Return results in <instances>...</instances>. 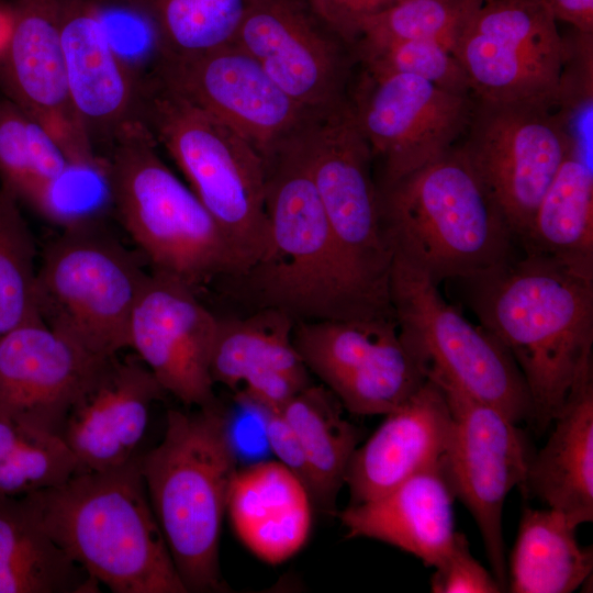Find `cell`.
I'll return each mask as SVG.
<instances>
[{"instance_id":"cell-29","label":"cell","mask_w":593,"mask_h":593,"mask_svg":"<svg viewBox=\"0 0 593 593\" xmlns=\"http://www.w3.org/2000/svg\"><path fill=\"white\" fill-rule=\"evenodd\" d=\"M343 410L339 400L323 384H309L281 410L310 467L311 500L329 512L335 510L360 439V430L345 418Z\"/></svg>"},{"instance_id":"cell-36","label":"cell","mask_w":593,"mask_h":593,"mask_svg":"<svg viewBox=\"0 0 593 593\" xmlns=\"http://www.w3.org/2000/svg\"><path fill=\"white\" fill-rule=\"evenodd\" d=\"M78 472V460L60 436L32 430L0 460V494L23 496L60 485Z\"/></svg>"},{"instance_id":"cell-6","label":"cell","mask_w":593,"mask_h":593,"mask_svg":"<svg viewBox=\"0 0 593 593\" xmlns=\"http://www.w3.org/2000/svg\"><path fill=\"white\" fill-rule=\"evenodd\" d=\"M143 125L126 130L100 157V175L119 220L154 271L197 290L238 272L220 225L164 163Z\"/></svg>"},{"instance_id":"cell-39","label":"cell","mask_w":593,"mask_h":593,"mask_svg":"<svg viewBox=\"0 0 593 593\" xmlns=\"http://www.w3.org/2000/svg\"><path fill=\"white\" fill-rule=\"evenodd\" d=\"M314 13L345 43L357 41L363 22L400 0H306Z\"/></svg>"},{"instance_id":"cell-23","label":"cell","mask_w":593,"mask_h":593,"mask_svg":"<svg viewBox=\"0 0 593 593\" xmlns=\"http://www.w3.org/2000/svg\"><path fill=\"white\" fill-rule=\"evenodd\" d=\"M374 433L358 446L345 484L349 504L377 499L444 459L452 417L443 389L432 379L384 415Z\"/></svg>"},{"instance_id":"cell-40","label":"cell","mask_w":593,"mask_h":593,"mask_svg":"<svg viewBox=\"0 0 593 593\" xmlns=\"http://www.w3.org/2000/svg\"><path fill=\"white\" fill-rule=\"evenodd\" d=\"M267 443L278 461L291 470L310 493L311 472L302 446L281 411L264 412Z\"/></svg>"},{"instance_id":"cell-5","label":"cell","mask_w":593,"mask_h":593,"mask_svg":"<svg viewBox=\"0 0 593 593\" xmlns=\"http://www.w3.org/2000/svg\"><path fill=\"white\" fill-rule=\"evenodd\" d=\"M149 503L187 592H222L220 538L236 452L217 403L169 410L161 441L141 457Z\"/></svg>"},{"instance_id":"cell-31","label":"cell","mask_w":593,"mask_h":593,"mask_svg":"<svg viewBox=\"0 0 593 593\" xmlns=\"http://www.w3.org/2000/svg\"><path fill=\"white\" fill-rule=\"evenodd\" d=\"M295 321L275 309L244 316H217L210 358L214 384L235 391L246 379L270 370L307 376L293 344Z\"/></svg>"},{"instance_id":"cell-32","label":"cell","mask_w":593,"mask_h":593,"mask_svg":"<svg viewBox=\"0 0 593 593\" xmlns=\"http://www.w3.org/2000/svg\"><path fill=\"white\" fill-rule=\"evenodd\" d=\"M144 19L165 60L203 54L235 42L247 0H114Z\"/></svg>"},{"instance_id":"cell-42","label":"cell","mask_w":593,"mask_h":593,"mask_svg":"<svg viewBox=\"0 0 593 593\" xmlns=\"http://www.w3.org/2000/svg\"><path fill=\"white\" fill-rule=\"evenodd\" d=\"M33 429L19 425L14 419L0 413V460Z\"/></svg>"},{"instance_id":"cell-9","label":"cell","mask_w":593,"mask_h":593,"mask_svg":"<svg viewBox=\"0 0 593 593\" xmlns=\"http://www.w3.org/2000/svg\"><path fill=\"white\" fill-rule=\"evenodd\" d=\"M389 298L400 335L426 365L428 378L452 384L516 424L529 422L530 399L514 359L488 331L446 302L438 284L393 257Z\"/></svg>"},{"instance_id":"cell-30","label":"cell","mask_w":593,"mask_h":593,"mask_svg":"<svg viewBox=\"0 0 593 593\" xmlns=\"http://www.w3.org/2000/svg\"><path fill=\"white\" fill-rule=\"evenodd\" d=\"M519 242L526 253L593 264V176L579 145L561 164Z\"/></svg>"},{"instance_id":"cell-13","label":"cell","mask_w":593,"mask_h":593,"mask_svg":"<svg viewBox=\"0 0 593 593\" xmlns=\"http://www.w3.org/2000/svg\"><path fill=\"white\" fill-rule=\"evenodd\" d=\"M293 344L309 372L356 415H385L428 379L394 316L296 322Z\"/></svg>"},{"instance_id":"cell-35","label":"cell","mask_w":593,"mask_h":593,"mask_svg":"<svg viewBox=\"0 0 593 593\" xmlns=\"http://www.w3.org/2000/svg\"><path fill=\"white\" fill-rule=\"evenodd\" d=\"M356 65L374 75L401 74L423 78L459 94H471L465 70L455 55L439 43L423 40L358 41L353 45Z\"/></svg>"},{"instance_id":"cell-38","label":"cell","mask_w":593,"mask_h":593,"mask_svg":"<svg viewBox=\"0 0 593 593\" xmlns=\"http://www.w3.org/2000/svg\"><path fill=\"white\" fill-rule=\"evenodd\" d=\"M434 570L430 577L434 593L503 592L493 573L471 555L467 537L459 532L451 550Z\"/></svg>"},{"instance_id":"cell-16","label":"cell","mask_w":593,"mask_h":593,"mask_svg":"<svg viewBox=\"0 0 593 593\" xmlns=\"http://www.w3.org/2000/svg\"><path fill=\"white\" fill-rule=\"evenodd\" d=\"M235 43L304 109L320 114L347 101L353 47L306 0H247Z\"/></svg>"},{"instance_id":"cell-44","label":"cell","mask_w":593,"mask_h":593,"mask_svg":"<svg viewBox=\"0 0 593 593\" xmlns=\"http://www.w3.org/2000/svg\"><path fill=\"white\" fill-rule=\"evenodd\" d=\"M484 1H488V0H484Z\"/></svg>"},{"instance_id":"cell-41","label":"cell","mask_w":593,"mask_h":593,"mask_svg":"<svg viewBox=\"0 0 593 593\" xmlns=\"http://www.w3.org/2000/svg\"><path fill=\"white\" fill-rule=\"evenodd\" d=\"M556 21L583 33H593V0H538Z\"/></svg>"},{"instance_id":"cell-4","label":"cell","mask_w":593,"mask_h":593,"mask_svg":"<svg viewBox=\"0 0 593 593\" xmlns=\"http://www.w3.org/2000/svg\"><path fill=\"white\" fill-rule=\"evenodd\" d=\"M376 183L393 257L434 283L474 279L514 256L515 235L458 147Z\"/></svg>"},{"instance_id":"cell-27","label":"cell","mask_w":593,"mask_h":593,"mask_svg":"<svg viewBox=\"0 0 593 593\" xmlns=\"http://www.w3.org/2000/svg\"><path fill=\"white\" fill-rule=\"evenodd\" d=\"M44 529L26 496L0 494V593H99Z\"/></svg>"},{"instance_id":"cell-28","label":"cell","mask_w":593,"mask_h":593,"mask_svg":"<svg viewBox=\"0 0 593 593\" xmlns=\"http://www.w3.org/2000/svg\"><path fill=\"white\" fill-rule=\"evenodd\" d=\"M574 526L552 508L525 507L507 561V592L571 593L591 578L592 546H582Z\"/></svg>"},{"instance_id":"cell-3","label":"cell","mask_w":593,"mask_h":593,"mask_svg":"<svg viewBox=\"0 0 593 593\" xmlns=\"http://www.w3.org/2000/svg\"><path fill=\"white\" fill-rule=\"evenodd\" d=\"M48 535L113 593H188L149 503L141 457L26 495Z\"/></svg>"},{"instance_id":"cell-17","label":"cell","mask_w":593,"mask_h":593,"mask_svg":"<svg viewBox=\"0 0 593 593\" xmlns=\"http://www.w3.org/2000/svg\"><path fill=\"white\" fill-rule=\"evenodd\" d=\"M158 78L236 131L264 158L318 115L289 97L235 42L165 60Z\"/></svg>"},{"instance_id":"cell-34","label":"cell","mask_w":593,"mask_h":593,"mask_svg":"<svg viewBox=\"0 0 593 593\" xmlns=\"http://www.w3.org/2000/svg\"><path fill=\"white\" fill-rule=\"evenodd\" d=\"M484 0H400L367 19L356 42L423 40L452 48ZM355 42V43H356Z\"/></svg>"},{"instance_id":"cell-8","label":"cell","mask_w":593,"mask_h":593,"mask_svg":"<svg viewBox=\"0 0 593 593\" xmlns=\"http://www.w3.org/2000/svg\"><path fill=\"white\" fill-rule=\"evenodd\" d=\"M148 273L92 222L71 224L45 248L37 268L38 315L87 353L111 358L128 348L132 313Z\"/></svg>"},{"instance_id":"cell-2","label":"cell","mask_w":593,"mask_h":593,"mask_svg":"<svg viewBox=\"0 0 593 593\" xmlns=\"http://www.w3.org/2000/svg\"><path fill=\"white\" fill-rule=\"evenodd\" d=\"M302 132L265 159L268 242L244 272L219 279L248 312L279 310L295 322L394 316L349 273L309 172Z\"/></svg>"},{"instance_id":"cell-37","label":"cell","mask_w":593,"mask_h":593,"mask_svg":"<svg viewBox=\"0 0 593 593\" xmlns=\"http://www.w3.org/2000/svg\"><path fill=\"white\" fill-rule=\"evenodd\" d=\"M29 116L16 104L0 98V183L21 202L45 215L49 197L34 164Z\"/></svg>"},{"instance_id":"cell-43","label":"cell","mask_w":593,"mask_h":593,"mask_svg":"<svg viewBox=\"0 0 593 593\" xmlns=\"http://www.w3.org/2000/svg\"><path fill=\"white\" fill-rule=\"evenodd\" d=\"M10 29V16L7 9H0V48L4 44Z\"/></svg>"},{"instance_id":"cell-20","label":"cell","mask_w":593,"mask_h":593,"mask_svg":"<svg viewBox=\"0 0 593 593\" xmlns=\"http://www.w3.org/2000/svg\"><path fill=\"white\" fill-rule=\"evenodd\" d=\"M109 359L87 353L42 320L20 325L0 337V413L60 436L70 407Z\"/></svg>"},{"instance_id":"cell-10","label":"cell","mask_w":593,"mask_h":593,"mask_svg":"<svg viewBox=\"0 0 593 593\" xmlns=\"http://www.w3.org/2000/svg\"><path fill=\"white\" fill-rule=\"evenodd\" d=\"M310 176L353 279L379 309L393 314L389 281L393 250L385 233L371 148L348 100L316 115L302 132Z\"/></svg>"},{"instance_id":"cell-26","label":"cell","mask_w":593,"mask_h":593,"mask_svg":"<svg viewBox=\"0 0 593 593\" xmlns=\"http://www.w3.org/2000/svg\"><path fill=\"white\" fill-rule=\"evenodd\" d=\"M545 446L530 455L521 488L574 526L593 519V379L571 390Z\"/></svg>"},{"instance_id":"cell-12","label":"cell","mask_w":593,"mask_h":593,"mask_svg":"<svg viewBox=\"0 0 593 593\" xmlns=\"http://www.w3.org/2000/svg\"><path fill=\"white\" fill-rule=\"evenodd\" d=\"M452 54L473 98L558 108L567 45L540 1H484Z\"/></svg>"},{"instance_id":"cell-14","label":"cell","mask_w":593,"mask_h":593,"mask_svg":"<svg viewBox=\"0 0 593 593\" xmlns=\"http://www.w3.org/2000/svg\"><path fill=\"white\" fill-rule=\"evenodd\" d=\"M452 417L443 466L455 499L470 512L481 535L491 572L507 591L503 507L507 494L522 488L530 458L518 424L497 409L435 378Z\"/></svg>"},{"instance_id":"cell-15","label":"cell","mask_w":593,"mask_h":593,"mask_svg":"<svg viewBox=\"0 0 593 593\" xmlns=\"http://www.w3.org/2000/svg\"><path fill=\"white\" fill-rule=\"evenodd\" d=\"M347 100L367 139L380 178L412 172L455 146L472 114V94L444 90L412 75H374L361 69Z\"/></svg>"},{"instance_id":"cell-21","label":"cell","mask_w":593,"mask_h":593,"mask_svg":"<svg viewBox=\"0 0 593 593\" xmlns=\"http://www.w3.org/2000/svg\"><path fill=\"white\" fill-rule=\"evenodd\" d=\"M60 41L72 107L100 157L141 122V89L109 42L94 0H59Z\"/></svg>"},{"instance_id":"cell-33","label":"cell","mask_w":593,"mask_h":593,"mask_svg":"<svg viewBox=\"0 0 593 593\" xmlns=\"http://www.w3.org/2000/svg\"><path fill=\"white\" fill-rule=\"evenodd\" d=\"M36 248L18 198L0 183V337L41 320L35 300Z\"/></svg>"},{"instance_id":"cell-22","label":"cell","mask_w":593,"mask_h":593,"mask_svg":"<svg viewBox=\"0 0 593 593\" xmlns=\"http://www.w3.org/2000/svg\"><path fill=\"white\" fill-rule=\"evenodd\" d=\"M165 394L138 357L110 358L72 404L61 428L79 472L111 470L135 458L150 407Z\"/></svg>"},{"instance_id":"cell-1","label":"cell","mask_w":593,"mask_h":593,"mask_svg":"<svg viewBox=\"0 0 593 593\" xmlns=\"http://www.w3.org/2000/svg\"><path fill=\"white\" fill-rule=\"evenodd\" d=\"M481 326L511 355L542 433L592 373L593 265L526 253L466 280Z\"/></svg>"},{"instance_id":"cell-25","label":"cell","mask_w":593,"mask_h":593,"mask_svg":"<svg viewBox=\"0 0 593 593\" xmlns=\"http://www.w3.org/2000/svg\"><path fill=\"white\" fill-rule=\"evenodd\" d=\"M311 501L303 482L284 465L261 461L237 470L226 513L242 544L260 560L278 564L304 546Z\"/></svg>"},{"instance_id":"cell-19","label":"cell","mask_w":593,"mask_h":593,"mask_svg":"<svg viewBox=\"0 0 593 593\" xmlns=\"http://www.w3.org/2000/svg\"><path fill=\"white\" fill-rule=\"evenodd\" d=\"M217 315L197 290L152 270L134 306L128 348L150 370L166 393L187 406L216 404L210 358Z\"/></svg>"},{"instance_id":"cell-24","label":"cell","mask_w":593,"mask_h":593,"mask_svg":"<svg viewBox=\"0 0 593 593\" xmlns=\"http://www.w3.org/2000/svg\"><path fill=\"white\" fill-rule=\"evenodd\" d=\"M454 500L441 461L377 499L349 504L338 518L348 538L382 541L434 568L457 537Z\"/></svg>"},{"instance_id":"cell-7","label":"cell","mask_w":593,"mask_h":593,"mask_svg":"<svg viewBox=\"0 0 593 593\" xmlns=\"http://www.w3.org/2000/svg\"><path fill=\"white\" fill-rule=\"evenodd\" d=\"M139 114L220 225L236 258V275L244 272L268 242L264 157L236 131L160 78L141 89Z\"/></svg>"},{"instance_id":"cell-18","label":"cell","mask_w":593,"mask_h":593,"mask_svg":"<svg viewBox=\"0 0 593 593\" xmlns=\"http://www.w3.org/2000/svg\"><path fill=\"white\" fill-rule=\"evenodd\" d=\"M0 89L42 125L74 167L99 171L76 116L60 41L59 0H10Z\"/></svg>"},{"instance_id":"cell-11","label":"cell","mask_w":593,"mask_h":593,"mask_svg":"<svg viewBox=\"0 0 593 593\" xmlns=\"http://www.w3.org/2000/svg\"><path fill=\"white\" fill-rule=\"evenodd\" d=\"M555 109L474 98L458 146L485 192L519 240L558 169L579 145Z\"/></svg>"}]
</instances>
